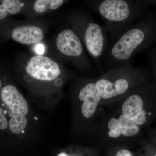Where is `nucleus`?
<instances>
[{
	"mask_svg": "<svg viewBox=\"0 0 156 156\" xmlns=\"http://www.w3.org/2000/svg\"><path fill=\"white\" fill-rule=\"evenodd\" d=\"M17 75L32 92L50 94L58 90L72 72L54 58L46 55L21 53L13 64Z\"/></svg>",
	"mask_w": 156,
	"mask_h": 156,
	"instance_id": "1",
	"label": "nucleus"
},
{
	"mask_svg": "<svg viewBox=\"0 0 156 156\" xmlns=\"http://www.w3.org/2000/svg\"><path fill=\"white\" fill-rule=\"evenodd\" d=\"M156 41V18L143 15L111 44L101 58L102 63L108 71L131 64L134 56Z\"/></svg>",
	"mask_w": 156,
	"mask_h": 156,
	"instance_id": "2",
	"label": "nucleus"
},
{
	"mask_svg": "<svg viewBox=\"0 0 156 156\" xmlns=\"http://www.w3.org/2000/svg\"><path fill=\"white\" fill-rule=\"evenodd\" d=\"M85 3L89 10L103 19L112 44L127 27L144 15V6L140 1L90 0Z\"/></svg>",
	"mask_w": 156,
	"mask_h": 156,
	"instance_id": "3",
	"label": "nucleus"
},
{
	"mask_svg": "<svg viewBox=\"0 0 156 156\" xmlns=\"http://www.w3.org/2000/svg\"><path fill=\"white\" fill-rule=\"evenodd\" d=\"M46 47V54L65 66L83 72H91L93 66L77 34L66 22Z\"/></svg>",
	"mask_w": 156,
	"mask_h": 156,
	"instance_id": "4",
	"label": "nucleus"
},
{
	"mask_svg": "<svg viewBox=\"0 0 156 156\" xmlns=\"http://www.w3.org/2000/svg\"><path fill=\"white\" fill-rule=\"evenodd\" d=\"M145 72L131 64L107 71L95 78V84L101 101L111 102L122 99L132 89L142 83Z\"/></svg>",
	"mask_w": 156,
	"mask_h": 156,
	"instance_id": "5",
	"label": "nucleus"
},
{
	"mask_svg": "<svg viewBox=\"0 0 156 156\" xmlns=\"http://www.w3.org/2000/svg\"><path fill=\"white\" fill-rule=\"evenodd\" d=\"M64 20L77 34L92 58L96 61L102 58L108 42L104 26L98 24L91 14L81 8L68 11L65 15Z\"/></svg>",
	"mask_w": 156,
	"mask_h": 156,
	"instance_id": "6",
	"label": "nucleus"
},
{
	"mask_svg": "<svg viewBox=\"0 0 156 156\" xmlns=\"http://www.w3.org/2000/svg\"><path fill=\"white\" fill-rule=\"evenodd\" d=\"M49 26L48 20L40 18L17 21L9 27V36L21 44H38L44 38Z\"/></svg>",
	"mask_w": 156,
	"mask_h": 156,
	"instance_id": "7",
	"label": "nucleus"
},
{
	"mask_svg": "<svg viewBox=\"0 0 156 156\" xmlns=\"http://www.w3.org/2000/svg\"><path fill=\"white\" fill-rule=\"evenodd\" d=\"M142 85V83L123 98L121 108L122 114L138 126L144 125L147 120V112L144 108L146 91Z\"/></svg>",
	"mask_w": 156,
	"mask_h": 156,
	"instance_id": "8",
	"label": "nucleus"
},
{
	"mask_svg": "<svg viewBox=\"0 0 156 156\" xmlns=\"http://www.w3.org/2000/svg\"><path fill=\"white\" fill-rule=\"evenodd\" d=\"M82 83L77 92V97L82 102L81 112L87 119L92 118L97 109L98 106L101 102L99 92L95 84V79H83Z\"/></svg>",
	"mask_w": 156,
	"mask_h": 156,
	"instance_id": "9",
	"label": "nucleus"
},
{
	"mask_svg": "<svg viewBox=\"0 0 156 156\" xmlns=\"http://www.w3.org/2000/svg\"><path fill=\"white\" fill-rule=\"evenodd\" d=\"M107 134L112 139L122 137L131 138L140 131L139 126L122 113L118 117H112L107 123Z\"/></svg>",
	"mask_w": 156,
	"mask_h": 156,
	"instance_id": "10",
	"label": "nucleus"
},
{
	"mask_svg": "<svg viewBox=\"0 0 156 156\" xmlns=\"http://www.w3.org/2000/svg\"><path fill=\"white\" fill-rule=\"evenodd\" d=\"M65 0L25 1L21 12L27 19H34L55 11L68 2Z\"/></svg>",
	"mask_w": 156,
	"mask_h": 156,
	"instance_id": "11",
	"label": "nucleus"
},
{
	"mask_svg": "<svg viewBox=\"0 0 156 156\" xmlns=\"http://www.w3.org/2000/svg\"><path fill=\"white\" fill-rule=\"evenodd\" d=\"M3 102L9 106L13 114L25 116L28 112L27 101L15 86L11 84L6 85L1 92Z\"/></svg>",
	"mask_w": 156,
	"mask_h": 156,
	"instance_id": "12",
	"label": "nucleus"
},
{
	"mask_svg": "<svg viewBox=\"0 0 156 156\" xmlns=\"http://www.w3.org/2000/svg\"><path fill=\"white\" fill-rule=\"evenodd\" d=\"M25 1L3 0L0 1V21L9 16L21 13Z\"/></svg>",
	"mask_w": 156,
	"mask_h": 156,
	"instance_id": "13",
	"label": "nucleus"
},
{
	"mask_svg": "<svg viewBox=\"0 0 156 156\" xmlns=\"http://www.w3.org/2000/svg\"><path fill=\"white\" fill-rule=\"evenodd\" d=\"M27 124L26 117L23 115L15 114L12 116L9 122V127L12 133L19 134L25 129Z\"/></svg>",
	"mask_w": 156,
	"mask_h": 156,
	"instance_id": "14",
	"label": "nucleus"
},
{
	"mask_svg": "<svg viewBox=\"0 0 156 156\" xmlns=\"http://www.w3.org/2000/svg\"><path fill=\"white\" fill-rule=\"evenodd\" d=\"M150 62L153 72L156 76V48L154 49L150 53Z\"/></svg>",
	"mask_w": 156,
	"mask_h": 156,
	"instance_id": "15",
	"label": "nucleus"
},
{
	"mask_svg": "<svg viewBox=\"0 0 156 156\" xmlns=\"http://www.w3.org/2000/svg\"><path fill=\"white\" fill-rule=\"evenodd\" d=\"M115 156H133L130 151L126 149H122L117 152Z\"/></svg>",
	"mask_w": 156,
	"mask_h": 156,
	"instance_id": "16",
	"label": "nucleus"
},
{
	"mask_svg": "<svg viewBox=\"0 0 156 156\" xmlns=\"http://www.w3.org/2000/svg\"><path fill=\"white\" fill-rule=\"evenodd\" d=\"M8 126V122L5 117L0 113V129L5 130Z\"/></svg>",
	"mask_w": 156,
	"mask_h": 156,
	"instance_id": "17",
	"label": "nucleus"
},
{
	"mask_svg": "<svg viewBox=\"0 0 156 156\" xmlns=\"http://www.w3.org/2000/svg\"><path fill=\"white\" fill-rule=\"evenodd\" d=\"M57 156H69L67 154L65 153L62 152L59 154Z\"/></svg>",
	"mask_w": 156,
	"mask_h": 156,
	"instance_id": "18",
	"label": "nucleus"
},
{
	"mask_svg": "<svg viewBox=\"0 0 156 156\" xmlns=\"http://www.w3.org/2000/svg\"><path fill=\"white\" fill-rule=\"evenodd\" d=\"M1 87H2V82H1V79H0V92H1Z\"/></svg>",
	"mask_w": 156,
	"mask_h": 156,
	"instance_id": "19",
	"label": "nucleus"
},
{
	"mask_svg": "<svg viewBox=\"0 0 156 156\" xmlns=\"http://www.w3.org/2000/svg\"><path fill=\"white\" fill-rule=\"evenodd\" d=\"M154 156H156V155H154Z\"/></svg>",
	"mask_w": 156,
	"mask_h": 156,
	"instance_id": "20",
	"label": "nucleus"
}]
</instances>
